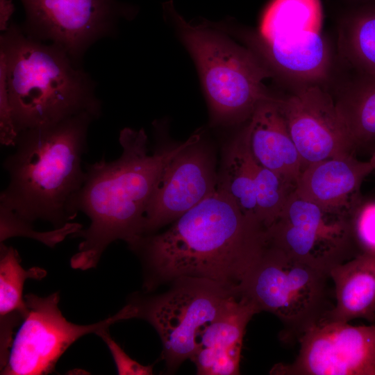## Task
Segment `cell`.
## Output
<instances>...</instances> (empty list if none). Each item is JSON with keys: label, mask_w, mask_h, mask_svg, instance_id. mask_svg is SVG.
Here are the masks:
<instances>
[{"label": "cell", "mask_w": 375, "mask_h": 375, "mask_svg": "<svg viewBox=\"0 0 375 375\" xmlns=\"http://www.w3.org/2000/svg\"><path fill=\"white\" fill-rule=\"evenodd\" d=\"M320 0H272L261 18L258 34L265 41L286 43L310 33H321Z\"/></svg>", "instance_id": "d6986e66"}, {"label": "cell", "mask_w": 375, "mask_h": 375, "mask_svg": "<svg viewBox=\"0 0 375 375\" xmlns=\"http://www.w3.org/2000/svg\"><path fill=\"white\" fill-rule=\"evenodd\" d=\"M260 312L258 307L247 297L233 294L201 333L198 348L242 347L246 327L252 317Z\"/></svg>", "instance_id": "603a6c76"}, {"label": "cell", "mask_w": 375, "mask_h": 375, "mask_svg": "<svg viewBox=\"0 0 375 375\" xmlns=\"http://www.w3.org/2000/svg\"><path fill=\"white\" fill-rule=\"evenodd\" d=\"M251 154L259 165L297 185L302 162L290 133L278 98L261 101L245 127Z\"/></svg>", "instance_id": "2e32d148"}, {"label": "cell", "mask_w": 375, "mask_h": 375, "mask_svg": "<svg viewBox=\"0 0 375 375\" xmlns=\"http://www.w3.org/2000/svg\"><path fill=\"white\" fill-rule=\"evenodd\" d=\"M339 45L358 76L375 77V2L351 10L343 18Z\"/></svg>", "instance_id": "44dd1931"}, {"label": "cell", "mask_w": 375, "mask_h": 375, "mask_svg": "<svg viewBox=\"0 0 375 375\" xmlns=\"http://www.w3.org/2000/svg\"><path fill=\"white\" fill-rule=\"evenodd\" d=\"M18 132L13 120L12 109L8 98L5 63L0 57V142L5 147H15Z\"/></svg>", "instance_id": "83f0119b"}, {"label": "cell", "mask_w": 375, "mask_h": 375, "mask_svg": "<svg viewBox=\"0 0 375 375\" xmlns=\"http://www.w3.org/2000/svg\"><path fill=\"white\" fill-rule=\"evenodd\" d=\"M329 277L267 244L236 291L301 336L331 310L327 309Z\"/></svg>", "instance_id": "8992f818"}, {"label": "cell", "mask_w": 375, "mask_h": 375, "mask_svg": "<svg viewBox=\"0 0 375 375\" xmlns=\"http://www.w3.org/2000/svg\"><path fill=\"white\" fill-rule=\"evenodd\" d=\"M268 244L218 180L214 192L163 233L143 235L140 252L148 290L183 277L210 280L236 291Z\"/></svg>", "instance_id": "6da1fadb"}, {"label": "cell", "mask_w": 375, "mask_h": 375, "mask_svg": "<svg viewBox=\"0 0 375 375\" xmlns=\"http://www.w3.org/2000/svg\"><path fill=\"white\" fill-rule=\"evenodd\" d=\"M369 162L371 163L372 166L373 167L374 171H375V151L372 155V157L369 160Z\"/></svg>", "instance_id": "4dcf8cb0"}, {"label": "cell", "mask_w": 375, "mask_h": 375, "mask_svg": "<svg viewBox=\"0 0 375 375\" xmlns=\"http://www.w3.org/2000/svg\"><path fill=\"white\" fill-rule=\"evenodd\" d=\"M242 348L199 347L190 360L199 375H236L240 374Z\"/></svg>", "instance_id": "484cf974"}, {"label": "cell", "mask_w": 375, "mask_h": 375, "mask_svg": "<svg viewBox=\"0 0 375 375\" xmlns=\"http://www.w3.org/2000/svg\"><path fill=\"white\" fill-rule=\"evenodd\" d=\"M97 119L83 112L19 132L15 151L3 162L9 182L0 194V206L29 222L46 221L55 228L74 219L86 176L81 163L88 128Z\"/></svg>", "instance_id": "3957f363"}, {"label": "cell", "mask_w": 375, "mask_h": 375, "mask_svg": "<svg viewBox=\"0 0 375 375\" xmlns=\"http://www.w3.org/2000/svg\"><path fill=\"white\" fill-rule=\"evenodd\" d=\"M23 31L36 40L54 44L81 64L88 49L113 35L119 19H130L135 8L117 0H21Z\"/></svg>", "instance_id": "30bf717a"}, {"label": "cell", "mask_w": 375, "mask_h": 375, "mask_svg": "<svg viewBox=\"0 0 375 375\" xmlns=\"http://www.w3.org/2000/svg\"><path fill=\"white\" fill-rule=\"evenodd\" d=\"M28 312L15 333L1 374L41 375L54 372L65 351L81 337L97 334L112 324L129 319L128 309L123 307L113 316L99 322L79 325L69 322L59 308V294L40 297L24 295Z\"/></svg>", "instance_id": "9c48e42d"}, {"label": "cell", "mask_w": 375, "mask_h": 375, "mask_svg": "<svg viewBox=\"0 0 375 375\" xmlns=\"http://www.w3.org/2000/svg\"><path fill=\"white\" fill-rule=\"evenodd\" d=\"M256 165L244 128L228 145L223 172L219 179L242 215L260 226L258 221L256 202Z\"/></svg>", "instance_id": "ffe728a7"}, {"label": "cell", "mask_w": 375, "mask_h": 375, "mask_svg": "<svg viewBox=\"0 0 375 375\" xmlns=\"http://www.w3.org/2000/svg\"><path fill=\"white\" fill-rule=\"evenodd\" d=\"M296 185L256 162L255 192L257 217L267 231L280 217Z\"/></svg>", "instance_id": "cb8c5ba5"}, {"label": "cell", "mask_w": 375, "mask_h": 375, "mask_svg": "<svg viewBox=\"0 0 375 375\" xmlns=\"http://www.w3.org/2000/svg\"><path fill=\"white\" fill-rule=\"evenodd\" d=\"M82 228L81 224L67 222L52 231H37L34 230L31 222L21 218L10 209L0 206V242L12 237L20 236L38 240L53 248L68 235H73Z\"/></svg>", "instance_id": "d4e9b609"}, {"label": "cell", "mask_w": 375, "mask_h": 375, "mask_svg": "<svg viewBox=\"0 0 375 375\" xmlns=\"http://www.w3.org/2000/svg\"><path fill=\"white\" fill-rule=\"evenodd\" d=\"M292 364H278L270 374L375 375V324L352 326L322 319L299 338Z\"/></svg>", "instance_id": "8fae6325"}, {"label": "cell", "mask_w": 375, "mask_h": 375, "mask_svg": "<svg viewBox=\"0 0 375 375\" xmlns=\"http://www.w3.org/2000/svg\"><path fill=\"white\" fill-rule=\"evenodd\" d=\"M278 101L303 169L322 160L352 153L356 144L335 101L322 85L294 88Z\"/></svg>", "instance_id": "7c38bea8"}, {"label": "cell", "mask_w": 375, "mask_h": 375, "mask_svg": "<svg viewBox=\"0 0 375 375\" xmlns=\"http://www.w3.org/2000/svg\"><path fill=\"white\" fill-rule=\"evenodd\" d=\"M335 103L356 145L375 140V77L358 76Z\"/></svg>", "instance_id": "7402d4cb"}, {"label": "cell", "mask_w": 375, "mask_h": 375, "mask_svg": "<svg viewBox=\"0 0 375 375\" xmlns=\"http://www.w3.org/2000/svg\"><path fill=\"white\" fill-rule=\"evenodd\" d=\"M247 47L272 74L294 88L319 85L327 81L331 69L330 47L321 33H310L286 43H272L258 33L240 34Z\"/></svg>", "instance_id": "5bb4252c"}, {"label": "cell", "mask_w": 375, "mask_h": 375, "mask_svg": "<svg viewBox=\"0 0 375 375\" xmlns=\"http://www.w3.org/2000/svg\"><path fill=\"white\" fill-rule=\"evenodd\" d=\"M199 141L179 152L164 169L144 213L143 235L175 221L216 189L214 161Z\"/></svg>", "instance_id": "4fadbf2b"}, {"label": "cell", "mask_w": 375, "mask_h": 375, "mask_svg": "<svg viewBox=\"0 0 375 375\" xmlns=\"http://www.w3.org/2000/svg\"><path fill=\"white\" fill-rule=\"evenodd\" d=\"M15 11L11 0H0V29L4 32L9 26V20Z\"/></svg>", "instance_id": "f546056e"}, {"label": "cell", "mask_w": 375, "mask_h": 375, "mask_svg": "<svg viewBox=\"0 0 375 375\" xmlns=\"http://www.w3.org/2000/svg\"><path fill=\"white\" fill-rule=\"evenodd\" d=\"M108 347L115 364L117 372L120 375H151L153 374V365H144L132 359L122 347L112 338L108 328L99 331L97 334Z\"/></svg>", "instance_id": "f1b7e54d"}, {"label": "cell", "mask_w": 375, "mask_h": 375, "mask_svg": "<svg viewBox=\"0 0 375 375\" xmlns=\"http://www.w3.org/2000/svg\"><path fill=\"white\" fill-rule=\"evenodd\" d=\"M266 235L268 244L328 274L358 255L351 218L322 208L295 190Z\"/></svg>", "instance_id": "ba28073f"}, {"label": "cell", "mask_w": 375, "mask_h": 375, "mask_svg": "<svg viewBox=\"0 0 375 375\" xmlns=\"http://www.w3.org/2000/svg\"><path fill=\"white\" fill-rule=\"evenodd\" d=\"M366 1H367V3L375 2V0H366Z\"/></svg>", "instance_id": "1f68e13d"}, {"label": "cell", "mask_w": 375, "mask_h": 375, "mask_svg": "<svg viewBox=\"0 0 375 375\" xmlns=\"http://www.w3.org/2000/svg\"><path fill=\"white\" fill-rule=\"evenodd\" d=\"M159 295L134 298L129 304L133 318L150 323L162 344V358L169 372L190 359L203 330L215 318L228 299L237 292L217 282L190 277L172 281Z\"/></svg>", "instance_id": "52a82bcc"}, {"label": "cell", "mask_w": 375, "mask_h": 375, "mask_svg": "<svg viewBox=\"0 0 375 375\" xmlns=\"http://www.w3.org/2000/svg\"><path fill=\"white\" fill-rule=\"evenodd\" d=\"M336 303L324 319L348 322L362 318L375 322V256L360 253L328 272Z\"/></svg>", "instance_id": "e0dca14e"}, {"label": "cell", "mask_w": 375, "mask_h": 375, "mask_svg": "<svg viewBox=\"0 0 375 375\" xmlns=\"http://www.w3.org/2000/svg\"><path fill=\"white\" fill-rule=\"evenodd\" d=\"M0 368L5 366L14 338V330L24 320L28 308L23 295L27 279L40 280L47 271L40 267L25 269L20 256L0 242Z\"/></svg>", "instance_id": "ac0fdd59"}, {"label": "cell", "mask_w": 375, "mask_h": 375, "mask_svg": "<svg viewBox=\"0 0 375 375\" xmlns=\"http://www.w3.org/2000/svg\"><path fill=\"white\" fill-rule=\"evenodd\" d=\"M201 139L195 133L173 147L151 153L144 131L124 128L119 133L122 148L116 160L104 157L85 166V179L75 201L90 226L73 237H81L78 251L70 260L72 268L87 270L97 266L113 241L131 247L143 236L144 216L158 180L167 164L182 150Z\"/></svg>", "instance_id": "7a4b0ae2"}, {"label": "cell", "mask_w": 375, "mask_h": 375, "mask_svg": "<svg viewBox=\"0 0 375 375\" xmlns=\"http://www.w3.org/2000/svg\"><path fill=\"white\" fill-rule=\"evenodd\" d=\"M0 57L18 133L83 112L101 115L95 83L57 45L28 36L11 22L0 37Z\"/></svg>", "instance_id": "277c9868"}, {"label": "cell", "mask_w": 375, "mask_h": 375, "mask_svg": "<svg viewBox=\"0 0 375 375\" xmlns=\"http://www.w3.org/2000/svg\"><path fill=\"white\" fill-rule=\"evenodd\" d=\"M351 222L359 253L375 256V202L360 205Z\"/></svg>", "instance_id": "4316f807"}, {"label": "cell", "mask_w": 375, "mask_h": 375, "mask_svg": "<svg viewBox=\"0 0 375 375\" xmlns=\"http://www.w3.org/2000/svg\"><path fill=\"white\" fill-rule=\"evenodd\" d=\"M373 171L369 160L352 153L327 158L302 170L295 192L328 212L351 218L360 205L362 183Z\"/></svg>", "instance_id": "9a60e30c"}, {"label": "cell", "mask_w": 375, "mask_h": 375, "mask_svg": "<svg viewBox=\"0 0 375 375\" xmlns=\"http://www.w3.org/2000/svg\"><path fill=\"white\" fill-rule=\"evenodd\" d=\"M164 10L195 62L213 119L232 123L249 119L257 105L272 96L262 83L272 77L270 71L219 25H192L170 2Z\"/></svg>", "instance_id": "5b68a950"}]
</instances>
